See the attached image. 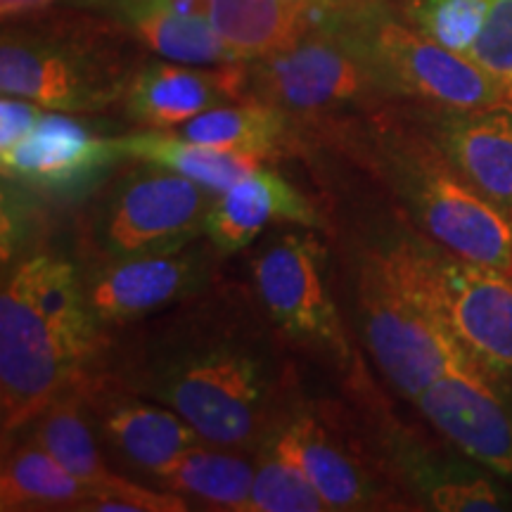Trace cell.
Here are the masks:
<instances>
[{
  "label": "cell",
  "mask_w": 512,
  "mask_h": 512,
  "mask_svg": "<svg viewBox=\"0 0 512 512\" xmlns=\"http://www.w3.org/2000/svg\"><path fill=\"white\" fill-rule=\"evenodd\" d=\"M209 17L226 46L245 62L283 53L318 24L292 0H209Z\"/></svg>",
  "instance_id": "obj_21"
},
{
  "label": "cell",
  "mask_w": 512,
  "mask_h": 512,
  "mask_svg": "<svg viewBox=\"0 0 512 512\" xmlns=\"http://www.w3.org/2000/svg\"><path fill=\"white\" fill-rule=\"evenodd\" d=\"M117 147L124 159L169 169L216 192V195L252 174L264 162L259 157L242 155V152L192 143V140L178 136L176 131H157V128L121 136L117 138Z\"/></svg>",
  "instance_id": "obj_22"
},
{
  "label": "cell",
  "mask_w": 512,
  "mask_h": 512,
  "mask_svg": "<svg viewBox=\"0 0 512 512\" xmlns=\"http://www.w3.org/2000/svg\"><path fill=\"white\" fill-rule=\"evenodd\" d=\"M323 498L304 470L271 444L261 446L259 467L254 470L252 494L245 512H323Z\"/></svg>",
  "instance_id": "obj_26"
},
{
  "label": "cell",
  "mask_w": 512,
  "mask_h": 512,
  "mask_svg": "<svg viewBox=\"0 0 512 512\" xmlns=\"http://www.w3.org/2000/svg\"><path fill=\"white\" fill-rule=\"evenodd\" d=\"M247 98V62L197 67L181 62H145L124 95L136 124L171 131L214 107Z\"/></svg>",
  "instance_id": "obj_16"
},
{
  "label": "cell",
  "mask_w": 512,
  "mask_h": 512,
  "mask_svg": "<svg viewBox=\"0 0 512 512\" xmlns=\"http://www.w3.org/2000/svg\"><path fill=\"white\" fill-rule=\"evenodd\" d=\"M214 197L185 176L140 162L100 192L88 219V242L100 261L176 252L204 238Z\"/></svg>",
  "instance_id": "obj_5"
},
{
  "label": "cell",
  "mask_w": 512,
  "mask_h": 512,
  "mask_svg": "<svg viewBox=\"0 0 512 512\" xmlns=\"http://www.w3.org/2000/svg\"><path fill=\"white\" fill-rule=\"evenodd\" d=\"M74 389L98 437L121 460L152 477L202 441L176 411L138 394L119 377H86Z\"/></svg>",
  "instance_id": "obj_14"
},
{
  "label": "cell",
  "mask_w": 512,
  "mask_h": 512,
  "mask_svg": "<svg viewBox=\"0 0 512 512\" xmlns=\"http://www.w3.org/2000/svg\"><path fill=\"white\" fill-rule=\"evenodd\" d=\"M86 0H0V12L5 22H17V19H31L38 15H46L55 5H72L81 8Z\"/></svg>",
  "instance_id": "obj_32"
},
{
  "label": "cell",
  "mask_w": 512,
  "mask_h": 512,
  "mask_svg": "<svg viewBox=\"0 0 512 512\" xmlns=\"http://www.w3.org/2000/svg\"><path fill=\"white\" fill-rule=\"evenodd\" d=\"M247 292L211 283L140 335L119 377L176 411L211 446H264L283 387L278 339Z\"/></svg>",
  "instance_id": "obj_1"
},
{
  "label": "cell",
  "mask_w": 512,
  "mask_h": 512,
  "mask_svg": "<svg viewBox=\"0 0 512 512\" xmlns=\"http://www.w3.org/2000/svg\"><path fill=\"white\" fill-rule=\"evenodd\" d=\"M510 278H512V273H510Z\"/></svg>",
  "instance_id": "obj_33"
},
{
  "label": "cell",
  "mask_w": 512,
  "mask_h": 512,
  "mask_svg": "<svg viewBox=\"0 0 512 512\" xmlns=\"http://www.w3.org/2000/svg\"><path fill=\"white\" fill-rule=\"evenodd\" d=\"M216 247L204 238L169 254L100 261L83 275L100 325H131L195 297L214 283Z\"/></svg>",
  "instance_id": "obj_11"
},
{
  "label": "cell",
  "mask_w": 512,
  "mask_h": 512,
  "mask_svg": "<svg viewBox=\"0 0 512 512\" xmlns=\"http://www.w3.org/2000/svg\"><path fill=\"white\" fill-rule=\"evenodd\" d=\"M432 140L467 183L512 216V107L439 110Z\"/></svg>",
  "instance_id": "obj_19"
},
{
  "label": "cell",
  "mask_w": 512,
  "mask_h": 512,
  "mask_svg": "<svg viewBox=\"0 0 512 512\" xmlns=\"http://www.w3.org/2000/svg\"><path fill=\"white\" fill-rule=\"evenodd\" d=\"M271 223L320 228L323 219L283 176L259 166L214 197L204 221V238L219 254H235L252 245Z\"/></svg>",
  "instance_id": "obj_20"
},
{
  "label": "cell",
  "mask_w": 512,
  "mask_h": 512,
  "mask_svg": "<svg viewBox=\"0 0 512 512\" xmlns=\"http://www.w3.org/2000/svg\"><path fill=\"white\" fill-rule=\"evenodd\" d=\"M427 505L439 512H477L503 510L505 496L494 482L477 475H427L420 479Z\"/></svg>",
  "instance_id": "obj_29"
},
{
  "label": "cell",
  "mask_w": 512,
  "mask_h": 512,
  "mask_svg": "<svg viewBox=\"0 0 512 512\" xmlns=\"http://www.w3.org/2000/svg\"><path fill=\"white\" fill-rule=\"evenodd\" d=\"M467 57L496 83L503 102L512 107V0H494Z\"/></svg>",
  "instance_id": "obj_28"
},
{
  "label": "cell",
  "mask_w": 512,
  "mask_h": 512,
  "mask_svg": "<svg viewBox=\"0 0 512 512\" xmlns=\"http://www.w3.org/2000/svg\"><path fill=\"white\" fill-rule=\"evenodd\" d=\"M396 162L408 209L434 245L472 264L512 273V216L467 183L434 140H406Z\"/></svg>",
  "instance_id": "obj_7"
},
{
  "label": "cell",
  "mask_w": 512,
  "mask_h": 512,
  "mask_svg": "<svg viewBox=\"0 0 512 512\" xmlns=\"http://www.w3.org/2000/svg\"><path fill=\"white\" fill-rule=\"evenodd\" d=\"M287 112L266 102L245 98L230 105L214 107L190 119L188 124L171 128L178 136L221 150L242 152L259 159H271L278 155L287 138Z\"/></svg>",
  "instance_id": "obj_24"
},
{
  "label": "cell",
  "mask_w": 512,
  "mask_h": 512,
  "mask_svg": "<svg viewBox=\"0 0 512 512\" xmlns=\"http://www.w3.org/2000/svg\"><path fill=\"white\" fill-rule=\"evenodd\" d=\"M401 290L448 332L467 358L512 387V278L439 245L399 242L382 254Z\"/></svg>",
  "instance_id": "obj_4"
},
{
  "label": "cell",
  "mask_w": 512,
  "mask_h": 512,
  "mask_svg": "<svg viewBox=\"0 0 512 512\" xmlns=\"http://www.w3.org/2000/svg\"><path fill=\"white\" fill-rule=\"evenodd\" d=\"M121 159L117 138L95 136L72 114L53 110L43 114L27 138L0 152L5 181L57 192L86 188Z\"/></svg>",
  "instance_id": "obj_15"
},
{
  "label": "cell",
  "mask_w": 512,
  "mask_h": 512,
  "mask_svg": "<svg viewBox=\"0 0 512 512\" xmlns=\"http://www.w3.org/2000/svg\"><path fill=\"white\" fill-rule=\"evenodd\" d=\"M358 309L377 368L406 399H418L434 380L472 363L448 332L401 290L382 254L363 268Z\"/></svg>",
  "instance_id": "obj_9"
},
{
  "label": "cell",
  "mask_w": 512,
  "mask_h": 512,
  "mask_svg": "<svg viewBox=\"0 0 512 512\" xmlns=\"http://www.w3.org/2000/svg\"><path fill=\"white\" fill-rule=\"evenodd\" d=\"M503 384L467 363L441 375L415 399L420 413L465 456L512 477V408Z\"/></svg>",
  "instance_id": "obj_13"
},
{
  "label": "cell",
  "mask_w": 512,
  "mask_h": 512,
  "mask_svg": "<svg viewBox=\"0 0 512 512\" xmlns=\"http://www.w3.org/2000/svg\"><path fill=\"white\" fill-rule=\"evenodd\" d=\"M95 491L36 441L12 448L0 470V510H83Z\"/></svg>",
  "instance_id": "obj_23"
},
{
  "label": "cell",
  "mask_w": 512,
  "mask_h": 512,
  "mask_svg": "<svg viewBox=\"0 0 512 512\" xmlns=\"http://www.w3.org/2000/svg\"><path fill=\"white\" fill-rule=\"evenodd\" d=\"M264 444L302 467L328 510H368L382 498L380 484H375L354 448L316 415H294L273 430Z\"/></svg>",
  "instance_id": "obj_18"
},
{
  "label": "cell",
  "mask_w": 512,
  "mask_h": 512,
  "mask_svg": "<svg viewBox=\"0 0 512 512\" xmlns=\"http://www.w3.org/2000/svg\"><path fill=\"white\" fill-rule=\"evenodd\" d=\"M494 0H406V19L441 46L470 53Z\"/></svg>",
  "instance_id": "obj_27"
},
{
  "label": "cell",
  "mask_w": 512,
  "mask_h": 512,
  "mask_svg": "<svg viewBox=\"0 0 512 512\" xmlns=\"http://www.w3.org/2000/svg\"><path fill=\"white\" fill-rule=\"evenodd\" d=\"M81 10L112 19L164 60L197 67L245 62L211 24L209 0H86Z\"/></svg>",
  "instance_id": "obj_17"
},
{
  "label": "cell",
  "mask_w": 512,
  "mask_h": 512,
  "mask_svg": "<svg viewBox=\"0 0 512 512\" xmlns=\"http://www.w3.org/2000/svg\"><path fill=\"white\" fill-rule=\"evenodd\" d=\"M155 479L162 489L174 494L200 498L221 510L245 512L252 494L254 467L230 448L211 451L197 444L181 453L174 463L162 467Z\"/></svg>",
  "instance_id": "obj_25"
},
{
  "label": "cell",
  "mask_w": 512,
  "mask_h": 512,
  "mask_svg": "<svg viewBox=\"0 0 512 512\" xmlns=\"http://www.w3.org/2000/svg\"><path fill=\"white\" fill-rule=\"evenodd\" d=\"M46 107L19 95H5L0 100V152L15 147L41 124Z\"/></svg>",
  "instance_id": "obj_30"
},
{
  "label": "cell",
  "mask_w": 512,
  "mask_h": 512,
  "mask_svg": "<svg viewBox=\"0 0 512 512\" xmlns=\"http://www.w3.org/2000/svg\"><path fill=\"white\" fill-rule=\"evenodd\" d=\"M31 441L48 451L64 470L88 484L95 496L83 510L100 512H183L190 510L183 496L174 491H157L110 470L102 458L100 439L95 432L81 396L72 389L53 406L29 422Z\"/></svg>",
  "instance_id": "obj_12"
},
{
  "label": "cell",
  "mask_w": 512,
  "mask_h": 512,
  "mask_svg": "<svg viewBox=\"0 0 512 512\" xmlns=\"http://www.w3.org/2000/svg\"><path fill=\"white\" fill-rule=\"evenodd\" d=\"M119 24L105 17L53 19L3 31L0 88L53 112H100L124 100L138 72L126 55Z\"/></svg>",
  "instance_id": "obj_3"
},
{
  "label": "cell",
  "mask_w": 512,
  "mask_h": 512,
  "mask_svg": "<svg viewBox=\"0 0 512 512\" xmlns=\"http://www.w3.org/2000/svg\"><path fill=\"white\" fill-rule=\"evenodd\" d=\"M318 24H335L354 38L389 98H408L434 110L505 105L496 83L470 57L401 22L392 10Z\"/></svg>",
  "instance_id": "obj_6"
},
{
  "label": "cell",
  "mask_w": 512,
  "mask_h": 512,
  "mask_svg": "<svg viewBox=\"0 0 512 512\" xmlns=\"http://www.w3.org/2000/svg\"><path fill=\"white\" fill-rule=\"evenodd\" d=\"M100 328L74 264L38 254L10 273L0 292L3 441L86 380Z\"/></svg>",
  "instance_id": "obj_2"
},
{
  "label": "cell",
  "mask_w": 512,
  "mask_h": 512,
  "mask_svg": "<svg viewBox=\"0 0 512 512\" xmlns=\"http://www.w3.org/2000/svg\"><path fill=\"white\" fill-rule=\"evenodd\" d=\"M302 5L316 17V22H332V19H347L366 15L375 10H392V0H292Z\"/></svg>",
  "instance_id": "obj_31"
},
{
  "label": "cell",
  "mask_w": 512,
  "mask_h": 512,
  "mask_svg": "<svg viewBox=\"0 0 512 512\" xmlns=\"http://www.w3.org/2000/svg\"><path fill=\"white\" fill-rule=\"evenodd\" d=\"M325 249L311 235L280 233L252 256V280L268 318L302 342L347 354L344 330L323 283Z\"/></svg>",
  "instance_id": "obj_10"
},
{
  "label": "cell",
  "mask_w": 512,
  "mask_h": 512,
  "mask_svg": "<svg viewBox=\"0 0 512 512\" xmlns=\"http://www.w3.org/2000/svg\"><path fill=\"white\" fill-rule=\"evenodd\" d=\"M247 98L287 114H311L389 95L347 31L316 24L283 53L247 62Z\"/></svg>",
  "instance_id": "obj_8"
}]
</instances>
